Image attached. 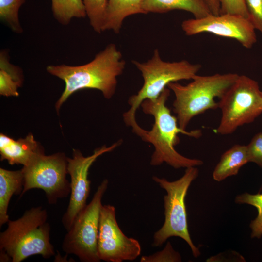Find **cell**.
<instances>
[{
  "instance_id": "cell-1",
  "label": "cell",
  "mask_w": 262,
  "mask_h": 262,
  "mask_svg": "<svg viewBox=\"0 0 262 262\" xmlns=\"http://www.w3.org/2000/svg\"><path fill=\"white\" fill-rule=\"evenodd\" d=\"M125 65L121 52L115 44L111 43L85 64L48 66L47 72L65 83L64 90L55 105L57 112L67 99L78 90L97 89L106 98H111L116 90L117 77L122 74Z\"/></svg>"
},
{
  "instance_id": "cell-2",
  "label": "cell",
  "mask_w": 262,
  "mask_h": 262,
  "mask_svg": "<svg viewBox=\"0 0 262 262\" xmlns=\"http://www.w3.org/2000/svg\"><path fill=\"white\" fill-rule=\"evenodd\" d=\"M170 93V89L166 88L157 98L146 99L141 105L143 112L152 115L154 120L151 130H146L141 137L154 146L150 164L157 166L165 163L176 169L201 165L203 163L202 160L186 157L174 148L180 142L179 133L198 138L202 135V131H188L179 127L177 117L166 105Z\"/></svg>"
},
{
  "instance_id": "cell-3",
  "label": "cell",
  "mask_w": 262,
  "mask_h": 262,
  "mask_svg": "<svg viewBox=\"0 0 262 262\" xmlns=\"http://www.w3.org/2000/svg\"><path fill=\"white\" fill-rule=\"evenodd\" d=\"M47 218L46 210L38 206L26 211L16 220H9L7 229L0 233V249L12 262H20L34 255L46 259L54 256Z\"/></svg>"
},
{
  "instance_id": "cell-4",
  "label": "cell",
  "mask_w": 262,
  "mask_h": 262,
  "mask_svg": "<svg viewBox=\"0 0 262 262\" xmlns=\"http://www.w3.org/2000/svg\"><path fill=\"white\" fill-rule=\"evenodd\" d=\"M132 63L141 72L144 83L137 94L129 98L130 108L124 113L123 117L126 125L131 126L133 131L140 136L144 129L138 124L135 115L143 101L157 98L170 82L192 79L201 69V65L192 64L185 60L164 61L158 49L154 50L152 57L147 61L141 63L133 60Z\"/></svg>"
},
{
  "instance_id": "cell-5",
  "label": "cell",
  "mask_w": 262,
  "mask_h": 262,
  "mask_svg": "<svg viewBox=\"0 0 262 262\" xmlns=\"http://www.w3.org/2000/svg\"><path fill=\"white\" fill-rule=\"evenodd\" d=\"M239 75L234 73L208 76L196 75L186 85L177 82L167 86L175 96L173 103L179 127L186 129L192 119L208 110L219 108L215 98H220L236 81Z\"/></svg>"
},
{
  "instance_id": "cell-6",
  "label": "cell",
  "mask_w": 262,
  "mask_h": 262,
  "mask_svg": "<svg viewBox=\"0 0 262 262\" xmlns=\"http://www.w3.org/2000/svg\"><path fill=\"white\" fill-rule=\"evenodd\" d=\"M198 173V169L195 166L187 168L183 175L173 181L153 177V180L166 192L164 197V222L153 235V246H160L169 238L179 237L188 244L195 257L200 255L199 249L195 246L189 234L185 203L188 188Z\"/></svg>"
},
{
  "instance_id": "cell-7",
  "label": "cell",
  "mask_w": 262,
  "mask_h": 262,
  "mask_svg": "<svg viewBox=\"0 0 262 262\" xmlns=\"http://www.w3.org/2000/svg\"><path fill=\"white\" fill-rule=\"evenodd\" d=\"M218 104L222 115L216 131L229 135L238 127L253 122L262 114V91L256 81L239 75L219 98Z\"/></svg>"
},
{
  "instance_id": "cell-8",
  "label": "cell",
  "mask_w": 262,
  "mask_h": 262,
  "mask_svg": "<svg viewBox=\"0 0 262 262\" xmlns=\"http://www.w3.org/2000/svg\"><path fill=\"white\" fill-rule=\"evenodd\" d=\"M108 185L104 179L91 201L80 211L67 230L62 243L66 254L75 255L82 262H98L97 244L101 200Z\"/></svg>"
},
{
  "instance_id": "cell-9",
  "label": "cell",
  "mask_w": 262,
  "mask_h": 262,
  "mask_svg": "<svg viewBox=\"0 0 262 262\" xmlns=\"http://www.w3.org/2000/svg\"><path fill=\"white\" fill-rule=\"evenodd\" d=\"M67 166L64 153L36 155L21 169L24 186L20 197L28 190L38 188L44 191L49 204H56L59 199L66 198L70 194Z\"/></svg>"
},
{
  "instance_id": "cell-10",
  "label": "cell",
  "mask_w": 262,
  "mask_h": 262,
  "mask_svg": "<svg viewBox=\"0 0 262 262\" xmlns=\"http://www.w3.org/2000/svg\"><path fill=\"white\" fill-rule=\"evenodd\" d=\"M139 242L126 236L116 221L115 209L110 205L101 208L97 244L100 260L121 262L135 260L141 253Z\"/></svg>"
},
{
  "instance_id": "cell-11",
  "label": "cell",
  "mask_w": 262,
  "mask_h": 262,
  "mask_svg": "<svg viewBox=\"0 0 262 262\" xmlns=\"http://www.w3.org/2000/svg\"><path fill=\"white\" fill-rule=\"evenodd\" d=\"M121 143L120 140L109 147L104 145L96 149L91 155L87 157L83 156L80 151L73 149L72 158H67V173L71 180L70 199L62 220L67 231L78 214L86 205L90 191L91 181L88 178L90 166L99 156L113 151Z\"/></svg>"
},
{
  "instance_id": "cell-12",
  "label": "cell",
  "mask_w": 262,
  "mask_h": 262,
  "mask_svg": "<svg viewBox=\"0 0 262 262\" xmlns=\"http://www.w3.org/2000/svg\"><path fill=\"white\" fill-rule=\"evenodd\" d=\"M181 28L186 35H194L203 33L234 39L243 47L250 49L257 41L255 28L250 20L232 14H210L200 18L183 21Z\"/></svg>"
},
{
  "instance_id": "cell-13",
  "label": "cell",
  "mask_w": 262,
  "mask_h": 262,
  "mask_svg": "<svg viewBox=\"0 0 262 262\" xmlns=\"http://www.w3.org/2000/svg\"><path fill=\"white\" fill-rule=\"evenodd\" d=\"M41 153H44L43 150L31 133L17 140L3 133L0 134V160H7L11 165L25 166L34 156Z\"/></svg>"
},
{
  "instance_id": "cell-14",
  "label": "cell",
  "mask_w": 262,
  "mask_h": 262,
  "mask_svg": "<svg viewBox=\"0 0 262 262\" xmlns=\"http://www.w3.org/2000/svg\"><path fill=\"white\" fill-rule=\"evenodd\" d=\"M143 0H107L102 32L111 30L119 33L127 17L135 14H146L142 7Z\"/></svg>"
},
{
  "instance_id": "cell-15",
  "label": "cell",
  "mask_w": 262,
  "mask_h": 262,
  "mask_svg": "<svg viewBox=\"0 0 262 262\" xmlns=\"http://www.w3.org/2000/svg\"><path fill=\"white\" fill-rule=\"evenodd\" d=\"M142 7L146 14L164 13L174 10L190 12L195 18L212 14L206 0H144Z\"/></svg>"
},
{
  "instance_id": "cell-16",
  "label": "cell",
  "mask_w": 262,
  "mask_h": 262,
  "mask_svg": "<svg viewBox=\"0 0 262 262\" xmlns=\"http://www.w3.org/2000/svg\"><path fill=\"white\" fill-rule=\"evenodd\" d=\"M24 186L22 170L0 168V227L9 221L8 207L13 195H21Z\"/></svg>"
},
{
  "instance_id": "cell-17",
  "label": "cell",
  "mask_w": 262,
  "mask_h": 262,
  "mask_svg": "<svg viewBox=\"0 0 262 262\" xmlns=\"http://www.w3.org/2000/svg\"><path fill=\"white\" fill-rule=\"evenodd\" d=\"M248 162L247 146L235 145L222 155L213 170V179L220 181L236 175L241 167Z\"/></svg>"
},
{
  "instance_id": "cell-18",
  "label": "cell",
  "mask_w": 262,
  "mask_h": 262,
  "mask_svg": "<svg viewBox=\"0 0 262 262\" xmlns=\"http://www.w3.org/2000/svg\"><path fill=\"white\" fill-rule=\"evenodd\" d=\"M22 69L11 64L8 52L2 49L0 52V94L5 97H17L18 89L22 84Z\"/></svg>"
},
{
  "instance_id": "cell-19",
  "label": "cell",
  "mask_w": 262,
  "mask_h": 262,
  "mask_svg": "<svg viewBox=\"0 0 262 262\" xmlns=\"http://www.w3.org/2000/svg\"><path fill=\"white\" fill-rule=\"evenodd\" d=\"M54 18L61 25H68L74 18L86 16L82 0H51Z\"/></svg>"
},
{
  "instance_id": "cell-20",
  "label": "cell",
  "mask_w": 262,
  "mask_h": 262,
  "mask_svg": "<svg viewBox=\"0 0 262 262\" xmlns=\"http://www.w3.org/2000/svg\"><path fill=\"white\" fill-rule=\"evenodd\" d=\"M26 0H0V19L13 32L22 33L23 28L19 19V10Z\"/></svg>"
},
{
  "instance_id": "cell-21",
  "label": "cell",
  "mask_w": 262,
  "mask_h": 262,
  "mask_svg": "<svg viewBox=\"0 0 262 262\" xmlns=\"http://www.w3.org/2000/svg\"><path fill=\"white\" fill-rule=\"evenodd\" d=\"M235 201L237 203L247 204L256 208L258 215L250 224L251 236L252 238H261L262 236V194L253 195L245 193L238 195Z\"/></svg>"
},
{
  "instance_id": "cell-22",
  "label": "cell",
  "mask_w": 262,
  "mask_h": 262,
  "mask_svg": "<svg viewBox=\"0 0 262 262\" xmlns=\"http://www.w3.org/2000/svg\"><path fill=\"white\" fill-rule=\"evenodd\" d=\"M91 26L96 32H102L107 0H82Z\"/></svg>"
},
{
  "instance_id": "cell-23",
  "label": "cell",
  "mask_w": 262,
  "mask_h": 262,
  "mask_svg": "<svg viewBox=\"0 0 262 262\" xmlns=\"http://www.w3.org/2000/svg\"><path fill=\"white\" fill-rule=\"evenodd\" d=\"M181 261V258L180 254L173 248L169 242H167L162 250L149 256H143L140 259L141 262H177Z\"/></svg>"
},
{
  "instance_id": "cell-24",
  "label": "cell",
  "mask_w": 262,
  "mask_h": 262,
  "mask_svg": "<svg viewBox=\"0 0 262 262\" xmlns=\"http://www.w3.org/2000/svg\"><path fill=\"white\" fill-rule=\"evenodd\" d=\"M219 2L220 14L236 15L249 19L245 0H219Z\"/></svg>"
},
{
  "instance_id": "cell-25",
  "label": "cell",
  "mask_w": 262,
  "mask_h": 262,
  "mask_svg": "<svg viewBox=\"0 0 262 262\" xmlns=\"http://www.w3.org/2000/svg\"><path fill=\"white\" fill-rule=\"evenodd\" d=\"M245 2L250 22L262 34V0H245Z\"/></svg>"
},
{
  "instance_id": "cell-26",
  "label": "cell",
  "mask_w": 262,
  "mask_h": 262,
  "mask_svg": "<svg viewBox=\"0 0 262 262\" xmlns=\"http://www.w3.org/2000/svg\"><path fill=\"white\" fill-rule=\"evenodd\" d=\"M246 146L249 162L262 168V133L256 134Z\"/></svg>"
},
{
  "instance_id": "cell-27",
  "label": "cell",
  "mask_w": 262,
  "mask_h": 262,
  "mask_svg": "<svg viewBox=\"0 0 262 262\" xmlns=\"http://www.w3.org/2000/svg\"><path fill=\"white\" fill-rule=\"evenodd\" d=\"M206 1L212 14L219 15L220 7L219 0H206Z\"/></svg>"
}]
</instances>
